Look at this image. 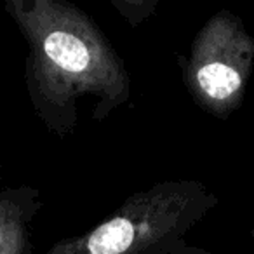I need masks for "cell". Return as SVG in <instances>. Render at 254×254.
Instances as JSON below:
<instances>
[{"mask_svg": "<svg viewBox=\"0 0 254 254\" xmlns=\"http://www.w3.org/2000/svg\"><path fill=\"white\" fill-rule=\"evenodd\" d=\"M25 39V87L37 119L66 138L80 115L103 122L131 99V75L99 25L63 0H5Z\"/></svg>", "mask_w": 254, "mask_h": 254, "instance_id": "1", "label": "cell"}, {"mask_svg": "<svg viewBox=\"0 0 254 254\" xmlns=\"http://www.w3.org/2000/svg\"><path fill=\"white\" fill-rule=\"evenodd\" d=\"M40 191L32 187L0 190V254H32V225Z\"/></svg>", "mask_w": 254, "mask_h": 254, "instance_id": "4", "label": "cell"}, {"mask_svg": "<svg viewBox=\"0 0 254 254\" xmlns=\"http://www.w3.org/2000/svg\"><path fill=\"white\" fill-rule=\"evenodd\" d=\"M190 181H157L131 193L108 218L46 254H178L183 235L204 207Z\"/></svg>", "mask_w": 254, "mask_h": 254, "instance_id": "2", "label": "cell"}, {"mask_svg": "<svg viewBox=\"0 0 254 254\" xmlns=\"http://www.w3.org/2000/svg\"><path fill=\"white\" fill-rule=\"evenodd\" d=\"M159 0H112V5L127 19L131 26H138L155 12Z\"/></svg>", "mask_w": 254, "mask_h": 254, "instance_id": "5", "label": "cell"}, {"mask_svg": "<svg viewBox=\"0 0 254 254\" xmlns=\"http://www.w3.org/2000/svg\"><path fill=\"white\" fill-rule=\"evenodd\" d=\"M228 26L212 21L197 39L187 66V84L195 98L212 106L230 103L242 89V75L232 63Z\"/></svg>", "mask_w": 254, "mask_h": 254, "instance_id": "3", "label": "cell"}]
</instances>
